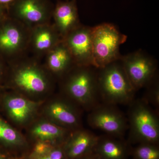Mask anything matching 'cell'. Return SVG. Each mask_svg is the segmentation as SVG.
<instances>
[{
	"label": "cell",
	"instance_id": "9c48e42d",
	"mask_svg": "<svg viewBox=\"0 0 159 159\" xmlns=\"http://www.w3.org/2000/svg\"><path fill=\"white\" fill-rule=\"evenodd\" d=\"M51 0H15L7 6L8 16L32 28L52 22Z\"/></svg>",
	"mask_w": 159,
	"mask_h": 159
},
{
	"label": "cell",
	"instance_id": "8fae6325",
	"mask_svg": "<svg viewBox=\"0 0 159 159\" xmlns=\"http://www.w3.org/2000/svg\"><path fill=\"white\" fill-rule=\"evenodd\" d=\"M115 106L99 103L90 111L87 122L92 128L102 131L111 136L122 139L128 129L127 118Z\"/></svg>",
	"mask_w": 159,
	"mask_h": 159
},
{
	"label": "cell",
	"instance_id": "5b68a950",
	"mask_svg": "<svg viewBox=\"0 0 159 159\" xmlns=\"http://www.w3.org/2000/svg\"><path fill=\"white\" fill-rule=\"evenodd\" d=\"M113 24L104 23L92 28L94 66L101 68L120 60L122 55L119 49L127 40Z\"/></svg>",
	"mask_w": 159,
	"mask_h": 159
},
{
	"label": "cell",
	"instance_id": "e0dca14e",
	"mask_svg": "<svg viewBox=\"0 0 159 159\" xmlns=\"http://www.w3.org/2000/svg\"><path fill=\"white\" fill-rule=\"evenodd\" d=\"M42 61L57 83L76 66L72 55L63 40L49 51Z\"/></svg>",
	"mask_w": 159,
	"mask_h": 159
},
{
	"label": "cell",
	"instance_id": "7a4b0ae2",
	"mask_svg": "<svg viewBox=\"0 0 159 159\" xmlns=\"http://www.w3.org/2000/svg\"><path fill=\"white\" fill-rule=\"evenodd\" d=\"M58 93L90 111L99 105L97 69L93 66H74L57 83Z\"/></svg>",
	"mask_w": 159,
	"mask_h": 159
},
{
	"label": "cell",
	"instance_id": "ba28073f",
	"mask_svg": "<svg viewBox=\"0 0 159 159\" xmlns=\"http://www.w3.org/2000/svg\"><path fill=\"white\" fill-rule=\"evenodd\" d=\"M43 102L31 100L11 90L3 93L0 99L9 123L20 131L25 130L39 116Z\"/></svg>",
	"mask_w": 159,
	"mask_h": 159
},
{
	"label": "cell",
	"instance_id": "44dd1931",
	"mask_svg": "<svg viewBox=\"0 0 159 159\" xmlns=\"http://www.w3.org/2000/svg\"><path fill=\"white\" fill-rule=\"evenodd\" d=\"M134 159H159L158 144H139L132 151Z\"/></svg>",
	"mask_w": 159,
	"mask_h": 159
},
{
	"label": "cell",
	"instance_id": "277c9868",
	"mask_svg": "<svg viewBox=\"0 0 159 159\" xmlns=\"http://www.w3.org/2000/svg\"><path fill=\"white\" fill-rule=\"evenodd\" d=\"M129 105V143L158 144L159 121L157 113L143 99H134Z\"/></svg>",
	"mask_w": 159,
	"mask_h": 159
},
{
	"label": "cell",
	"instance_id": "30bf717a",
	"mask_svg": "<svg viewBox=\"0 0 159 159\" xmlns=\"http://www.w3.org/2000/svg\"><path fill=\"white\" fill-rule=\"evenodd\" d=\"M120 61L136 91L145 87L157 76L156 60L142 50L122 55Z\"/></svg>",
	"mask_w": 159,
	"mask_h": 159
},
{
	"label": "cell",
	"instance_id": "ac0fdd59",
	"mask_svg": "<svg viewBox=\"0 0 159 159\" xmlns=\"http://www.w3.org/2000/svg\"><path fill=\"white\" fill-rule=\"evenodd\" d=\"M24 134L0 117V147L18 157L24 156L30 148Z\"/></svg>",
	"mask_w": 159,
	"mask_h": 159
},
{
	"label": "cell",
	"instance_id": "9a60e30c",
	"mask_svg": "<svg viewBox=\"0 0 159 159\" xmlns=\"http://www.w3.org/2000/svg\"><path fill=\"white\" fill-rule=\"evenodd\" d=\"M52 20L62 39L80 25L76 0H58L54 5Z\"/></svg>",
	"mask_w": 159,
	"mask_h": 159
},
{
	"label": "cell",
	"instance_id": "cb8c5ba5",
	"mask_svg": "<svg viewBox=\"0 0 159 159\" xmlns=\"http://www.w3.org/2000/svg\"><path fill=\"white\" fill-rule=\"evenodd\" d=\"M8 68V66L7 67H4L3 66L2 64V62H1V61H0V81H2L3 79L5 81Z\"/></svg>",
	"mask_w": 159,
	"mask_h": 159
},
{
	"label": "cell",
	"instance_id": "f546056e",
	"mask_svg": "<svg viewBox=\"0 0 159 159\" xmlns=\"http://www.w3.org/2000/svg\"><path fill=\"white\" fill-rule=\"evenodd\" d=\"M0 88H4V87H0ZM0 99H1V98H0Z\"/></svg>",
	"mask_w": 159,
	"mask_h": 159
},
{
	"label": "cell",
	"instance_id": "2e32d148",
	"mask_svg": "<svg viewBox=\"0 0 159 159\" xmlns=\"http://www.w3.org/2000/svg\"><path fill=\"white\" fill-rule=\"evenodd\" d=\"M99 136L81 128L71 132L63 145L66 159H76L94 152Z\"/></svg>",
	"mask_w": 159,
	"mask_h": 159
},
{
	"label": "cell",
	"instance_id": "3957f363",
	"mask_svg": "<svg viewBox=\"0 0 159 159\" xmlns=\"http://www.w3.org/2000/svg\"><path fill=\"white\" fill-rule=\"evenodd\" d=\"M99 98L111 105L129 104L134 99L135 90L120 60L97 69Z\"/></svg>",
	"mask_w": 159,
	"mask_h": 159
},
{
	"label": "cell",
	"instance_id": "83f0119b",
	"mask_svg": "<svg viewBox=\"0 0 159 159\" xmlns=\"http://www.w3.org/2000/svg\"><path fill=\"white\" fill-rule=\"evenodd\" d=\"M18 159H25L24 158V157H19Z\"/></svg>",
	"mask_w": 159,
	"mask_h": 159
},
{
	"label": "cell",
	"instance_id": "f1b7e54d",
	"mask_svg": "<svg viewBox=\"0 0 159 159\" xmlns=\"http://www.w3.org/2000/svg\"><path fill=\"white\" fill-rule=\"evenodd\" d=\"M0 87H4V86H1V85H0ZM4 88H5V87H4Z\"/></svg>",
	"mask_w": 159,
	"mask_h": 159
},
{
	"label": "cell",
	"instance_id": "6da1fadb",
	"mask_svg": "<svg viewBox=\"0 0 159 159\" xmlns=\"http://www.w3.org/2000/svg\"><path fill=\"white\" fill-rule=\"evenodd\" d=\"M5 89L37 102H43L55 93L57 83L43 61L30 55L8 64Z\"/></svg>",
	"mask_w": 159,
	"mask_h": 159
},
{
	"label": "cell",
	"instance_id": "52a82bcc",
	"mask_svg": "<svg viewBox=\"0 0 159 159\" xmlns=\"http://www.w3.org/2000/svg\"><path fill=\"white\" fill-rule=\"evenodd\" d=\"M82 111L66 97L55 92L42 102L40 115L56 125L73 131L83 127Z\"/></svg>",
	"mask_w": 159,
	"mask_h": 159
},
{
	"label": "cell",
	"instance_id": "603a6c76",
	"mask_svg": "<svg viewBox=\"0 0 159 159\" xmlns=\"http://www.w3.org/2000/svg\"><path fill=\"white\" fill-rule=\"evenodd\" d=\"M19 157L12 154L0 147V159H18Z\"/></svg>",
	"mask_w": 159,
	"mask_h": 159
},
{
	"label": "cell",
	"instance_id": "d6986e66",
	"mask_svg": "<svg viewBox=\"0 0 159 159\" xmlns=\"http://www.w3.org/2000/svg\"><path fill=\"white\" fill-rule=\"evenodd\" d=\"M94 152L99 159H127L129 151L122 139L107 135L99 136Z\"/></svg>",
	"mask_w": 159,
	"mask_h": 159
},
{
	"label": "cell",
	"instance_id": "ffe728a7",
	"mask_svg": "<svg viewBox=\"0 0 159 159\" xmlns=\"http://www.w3.org/2000/svg\"><path fill=\"white\" fill-rule=\"evenodd\" d=\"M25 159H66L63 145H56L45 142H36L31 144Z\"/></svg>",
	"mask_w": 159,
	"mask_h": 159
},
{
	"label": "cell",
	"instance_id": "7402d4cb",
	"mask_svg": "<svg viewBox=\"0 0 159 159\" xmlns=\"http://www.w3.org/2000/svg\"><path fill=\"white\" fill-rule=\"evenodd\" d=\"M146 91L143 100L149 105L157 108L159 107V85L157 76L146 86Z\"/></svg>",
	"mask_w": 159,
	"mask_h": 159
},
{
	"label": "cell",
	"instance_id": "7c38bea8",
	"mask_svg": "<svg viewBox=\"0 0 159 159\" xmlns=\"http://www.w3.org/2000/svg\"><path fill=\"white\" fill-rule=\"evenodd\" d=\"M92 28L81 24L62 39L72 55L76 65L95 67Z\"/></svg>",
	"mask_w": 159,
	"mask_h": 159
},
{
	"label": "cell",
	"instance_id": "4316f807",
	"mask_svg": "<svg viewBox=\"0 0 159 159\" xmlns=\"http://www.w3.org/2000/svg\"><path fill=\"white\" fill-rule=\"evenodd\" d=\"M15 1V0H0V5L7 6Z\"/></svg>",
	"mask_w": 159,
	"mask_h": 159
},
{
	"label": "cell",
	"instance_id": "d4e9b609",
	"mask_svg": "<svg viewBox=\"0 0 159 159\" xmlns=\"http://www.w3.org/2000/svg\"><path fill=\"white\" fill-rule=\"evenodd\" d=\"M76 159H99L94 152Z\"/></svg>",
	"mask_w": 159,
	"mask_h": 159
},
{
	"label": "cell",
	"instance_id": "4fadbf2b",
	"mask_svg": "<svg viewBox=\"0 0 159 159\" xmlns=\"http://www.w3.org/2000/svg\"><path fill=\"white\" fill-rule=\"evenodd\" d=\"M24 130V135L30 145L40 142L63 145L72 132L56 125L40 115Z\"/></svg>",
	"mask_w": 159,
	"mask_h": 159
},
{
	"label": "cell",
	"instance_id": "8992f818",
	"mask_svg": "<svg viewBox=\"0 0 159 159\" xmlns=\"http://www.w3.org/2000/svg\"><path fill=\"white\" fill-rule=\"evenodd\" d=\"M31 28L7 16L0 21V54L9 64L29 55Z\"/></svg>",
	"mask_w": 159,
	"mask_h": 159
},
{
	"label": "cell",
	"instance_id": "5bb4252c",
	"mask_svg": "<svg viewBox=\"0 0 159 159\" xmlns=\"http://www.w3.org/2000/svg\"><path fill=\"white\" fill-rule=\"evenodd\" d=\"M62 40L53 23L31 28L29 47V55L39 60Z\"/></svg>",
	"mask_w": 159,
	"mask_h": 159
},
{
	"label": "cell",
	"instance_id": "484cf974",
	"mask_svg": "<svg viewBox=\"0 0 159 159\" xmlns=\"http://www.w3.org/2000/svg\"><path fill=\"white\" fill-rule=\"evenodd\" d=\"M8 16V14L4 13V10L2 7V5H0V20H2Z\"/></svg>",
	"mask_w": 159,
	"mask_h": 159
}]
</instances>
